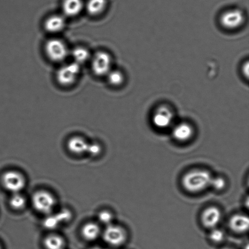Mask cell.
Listing matches in <instances>:
<instances>
[{
    "mask_svg": "<svg viewBox=\"0 0 249 249\" xmlns=\"http://www.w3.org/2000/svg\"><path fill=\"white\" fill-rule=\"evenodd\" d=\"M104 240L108 245L113 246H119L125 242L126 233L121 227L112 224L107 226L104 231Z\"/></svg>",
    "mask_w": 249,
    "mask_h": 249,
    "instance_id": "obj_8",
    "label": "cell"
},
{
    "mask_svg": "<svg viewBox=\"0 0 249 249\" xmlns=\"http://www.w3.org/2000/svg\"><path fill=\"white\" fill-rule=\"evenodd\" d=\"M10 206L16 211H21L25 207L26 199L23 195L19 193L13 194L9 200Z\"/></svg>",
    "mask_w": 249,
    "mask_h": 249,
    "instance_id": "obj_21",
    "label": "cell"
},
{
    "mask_svg": "<svg viewBox=\"0 0 249 249\" xmlns=\"http://www.w3.org/2000/svg\"><path fill=\"white\" fill-rule=\"evenodd\" d=\"M212 176L207 170L196 169L190 171L182 178L184 189L190 193L203 191L211 185Z\"/></svg>",
    "mask_w": 249,
    "mask_h": 249,
    "instance_id": "obj_1",
    "label": "cell"
},
{
    "mask_svg": "<svg viewBox=\"0 0 249 249\" xmlns=\"http://www.w3.org/2000/svg\"><path fill=\"white\" fill-rule=\"evenodd\" d=\"M61 222L57 214H49L48 216L44 219L43 226L47 230H53L57 229L60 225Z\"/></svg>",
    "mask_w": 249,
    "mask_h": 249,
    "instance_id": "obj_22",
    "label": "cell"
},
{
    "mask_svg": "<svg viewBox=\"0 0 249 249\" xmlns=\"http://www.w3.org/2000/svg\"><path fill=\"white\" fill-rule=\"evenodd\" d=\"M174 114L172 109L166 106H161L156 109L153 114V124L159 129L168 128L172 124Z\"/></svg>",
    "mask_w": 249,
    "mask_h": 249,
    "instance_id": "obj_9",
    "label": "cell"
},
{
    "mask_svg": "<svg viewBox=\"0 0 249 249\" xmlns=\"http://www.w3.org/2000/svg\"><path fill=\"white\" fill-rule=\"evenodd\" d=\"M98 219L101 223L107 226H109L113 224V214L109 211H103L99 213Z\"/></svg>",
    "mask_w": 249,
    "mask_h": 249,
    "instance_id": "obj_23",
    "label": "cell"
},
{
    "mask_svg": "<svg viewBox=\"0 0 249 249\" xmlns=\"http://www.w3.org/2000/svg\"><path fill=\"white\" fill-rule=\"evenodd\" d=\"M81 232L85 240L93 241L98 238L101 234V229L97 224L89 223L83 226Z\"/></svg>",
    "mask_w": 249,
    "mask_h": 249,
    "instance_id": "obj_18",
    "label": "cell"
},
{
    "mask_svg": "<svg viewBox=\"0 0 249 249\" xmlns=\"http://www.w3.org/2000/svg\"><path fill=\"white\" fill-rule=\"evenodd\" d=\"M0 249H1V246H0Z\"/></svg>",
    "mask_w": 249,
    "mask_h": 249,
    "instance_id": "obj_31",
    "label": "cell"
},
{
    "mask_svg": "<svg viewBox=\"0 0 249 249\" xmlns=\"http://www.w3.org/2000/svg\"><path fill=\"white\" fill-rule=\"evenodd\" d=\"M67 25L66 17L63 14L49 16L44 22V28L49 33L58 34L64 30Z\"/></svg>",
    "mask_w": 249,
    "mask_h": 249,
    "instance_id": "obj_10",
    "label": "cell"
},
{
    "mask_svg": "<svg viewBox=\"0 0 249 249\" xmlns=\"http://www.w3.org/2000/svg\"><path fill=\"white\" fill-rule=\"evenodd\" d=\"M221 212L219 209L215 207H210L202 212V223L207 228H215L221 221Z\"/></svg>",
    "mask_w": 249,
    "mask_h": 249,
    "instance_id": "obj_11",
    "label": "cell"
},
{
    "mask_svg": "<svg viewBox=\"0 0 249 249\" xmlns=\"http://www.w3.org/2000/svg\"><path fill=\"white\" fill-rule=\"evenodd\" d=\"M245 21V15L238 9H231L224 12L219 19L221 26L228 30H236L240 28Z\"/></svg>",
    "mask_w": 249,
    "mask_h": 249,
    "instance_id": "obj_7",
    "label": "cell"
},
{
    "mask_svg": "<svg viewBox=\"0 0 249 249\" xmlns=\"http://www.w3.org/2000/svg\"><path fill=\"white\" fill-rule=\"evenodd\" d=\"M85 7L90 16H99L106 11L107 0H88Z\"/></svg>",
    "mask_w": 249,
    "mask_h": 249,
    "instance_id": "obj_17",
    "label": "cell"
},
{
    "mask_svg": "<svg viewBox=\"0 0 249 249\" xmlns=\"http://www.w3.org/2000/svg\"><path fill=\"white\" fill-rule=\"evenodd\" d=\"M92 249H103V248H92Z\"/></svg>",
    "mask_w": 249,
    "mask_h": 249,
    "instance_id": "obj_29",
    "label": "cell"
},
{
    "mask_svg": "<svg viewBox=\"0 0 249 249\" xmlns=\"http://www.w3.org/2000/svg\"><path fill=\"white\" fill-rule=\"evenodd\" d=\"M32 203L34 208L41 213L49 214L52 213L55 206L54 196L47 191H38L32 197Z\"/></svg>",
    "mask_w": 249,
    "mask_h": 249,
    "instance_id": "obj_5",
    "label": "cell"
},
{
    "mask_svg": "<svg viewBox=\"0 0 249 249\" xmlns=\"http://www.w3.org/2000/svg\"><path fill=\"white\" fill-rule=\"evenodd\" d=\"M102 152V147L100 144L94 142L89 143L87 153L92 156H97Z\"/></svg>",
    "mask_w": 249,
    "mask_h": 249,
    "instance_id": "obj_26",
    "label": "cell"
},
{
    "mask_svg": "<svg viewBox=\"0 0 249 249\" xmlns=\"http://www.w3.org/2000/svg\"><path fill=\"white\" fill-rule=\"evenodd\" d=\"M229 227L234 232L244 233L248 231L249 228V219L248 216L243 214L233 215L229 221Z\"/></svg>",
    "mask_w": 249,
    "mask_h": 249,
    "instance_id": "obj_14",
    "label": "cell"
},
{
    "mask_svg": "<svg viewBox=\"0 0 249 249\" xmlns=\"http://www.w3.org/2000/svg\"><path fill=\"white\" fill-rule=\"evenodd\" d=\"M242 71L243 74L245 75L246 77H248L249 76V62L247 61L245 64L243 65L242 68Z\"/></svg>",
    "mask_w": 249,
    "mask_h": 249,
    "instance_id": "obj_28",
    "label": "cell"
},
{
    "mask_svg": "<svg viewBox=\"0 0 249 249\" xmlns=\"http://www.w3.org/2000/svg\"><path fill=\"white\" fill-rule=\"evenodd\" d=\"M45 52L49 59L54 63L64 62L70 53L67 43L58 38H50L46 41Z\"/></svg>",
    "mask_w": 249,
    "mask_h": 249,
    "instance_id": "obj_2",
    "label": "cell"
},
{
    "mask_svg": "<svg viewBox=\"0 0 249 249\" xmlns=\"http://www.w3.org/2000/svg\"><path fill=\"white\" fill-rule=\"evenodd\" d=\"M1 184L7 191L19 193L26 186V179L20 173L14 170L5 172L1 177Z\"/></svg>",
    "mask_w": 249,
    "mask_h": 249,
    "instance_id": "obj_6",
    "label": "cell"
},
{
    "mask_svg": "<svg viewBox=\"0 0 249 249\" xmlns=\"http://www.w3.org/2000/svg\"><path fill=\"white\" fill-rule=\"evenodd\" d=\"M89 143L84 138L80 136H74L68 142V148L71 153L79 155L87 153Z\"/></svg>",
    "mask_w": 249,
    "mask_h": 249,
    "instance_id": "obj_15",
    "label": "cell"
},
{
    "mask_svg": "<svg viewBox=\"0 0 249 249\" xmlns=\"http://www.w3.org/2000/svg\"><path fill=\"white\" fill-rule=\"evenodd\" d=\"M194 129L189 123H181L174 126L172 131V135L176 140L179 142H185L190 140L194 135Z\"/></svg>",
    "mask_w": 249,
    "mask_h": 249,
    "instance_id": "obj_13",
    "label": "cell"
},
{
    "mask_svg": "<svg viewBox=\"0 0 249 249\" xmlns=\"http://www.w3.org/2000/svg\"><path fill=\"white\" fill-rule=\"evenodd\" d=\"M70 55L71 56L73 61L78 65L82 66L91 60L92 55L89 49L84 46H77L70 51Z\"/></svg>",
    "mask_w": 249,
    "mask_h": 249,
    "instance_id": "obj_16",
    "label": "cell"
},
{
    "mask_svg": "<svg viewBox=\"0 0 249 249\" xmlns=\"http://www.w3.org/2000/svg\"><path fill=\"white\" fill-rule=\"evenodd\" d=\"M224 236L225 235L223 231L216 228L212 229L211 232L209 235L211 240L215 243H221L224 240Z\"/></svg>",
    "mask_w": 249,
    "mask_h": 249,
    "instance_id": "obj_24",
    "label": "cell"
},
{
    "mask_svg": "<svg viewBox=\"0 0 249 249\" xmlns=\"http://www.w3.org/2000/svg\"><path fill=\"white\" fill-rule=\"evenodd\" d=\"M56 214L59 218L61 223H67L72 218L71 212L68 209L61 210L60 212Z\"/></svg>",
    "mask_w": 249,
    "mask_h": 249,
    "instance_id": "obj_27",
    "label": "cell"
},
{
    "mask_svg": "<svg viewBox=\"0 0 249 249\" xmlns=\"http://www.w3.org/2000/svg\"><path fill=\"white\" fill-rule=\"evenodd\" d=\"M223 249H230V248H224Z\"/></svg>",
    "mask_w": 249,
    "mask_h": 249,
    "instance_id": "obj_30",
    "label": "cell"
},
{
    "mask_svg": "<svg viewBox=\"0 0 249 249\" xmlns=\"http://www.w3.org/2000/svg\"><path fill=\"white\" fill-rule=\"evenodd\" d=\"M106 77L109 84L114 87L121 86L124 81V73L120 70L112 69Z\"/></svg>",
    "mask_w": 249,
    "mask_h": 249,
    "instance_id": "obj_20",
    "label": "cell"
},
{
    "mask_svg": "<svg viewBox=\"0 0 249 249\" xmlns=\"http://www.w3.org/2000/svg\"><path fill=\"white\" fill-rule=\"evenodd\" d=\"M85 7L83 0H63L62 4L63 15L65 17H74L81 13Z\"/></svg>",
    "mask_w": 249,
    "mask_h": 249,
    "instance_id": "obj_12",
    "label": "cell"
},
{
    "mask_svg": "<svg viewBox=\"0 0 249 249\" xmlns=\"http://www.w3.org/2000/svg\"><path fill=\"white\" fill-rule=\"evenodd\" d=\"M80 72L81 66L74 62L67 63L58 68L55 74L56 80L61 86H72L77 82Z\"/></svg>",
    "mask_w": 249,
    "mask_h": 249,
    "instance_id": "obj_3",
    "label": "cell"
},
{
    "mask_svg": "<svg viewBox=\"0 0 249 249\" xmlns=\"http://www.w3.org/2000/svg\"><path fill=\"white\" fill-rule=\"evenodd\" d=\"M90 62L92 71L97 76H106L112 70L113 60L111 55L106 51H100L95 53Z\"/></svg>",
    "mask_w": 249,
    "mask_h": 249,
    "instance_id": "obj_4",
    "label": "cell"
},
{
    "mask_svg": "<svg viewBox=\"0 0 249 249\" xmlns=\"http://www.w3.org/2000/svg\"><path fill=\"white\" fill-rule=\"evenodd\" d=\"M65 246V240L62 236L55 234L46 236L44 240V246L46 249H63Z\"/></svg>",
    "mask_w": 249,
    "mask_h": 249,
    "instance_id": "obj_19",
    "label": "cell"
},
{
    "mask_svg": "<svg viewBox=\"0 0 249 249\" xmlns=\"http://www.w3.org/2000/svg\"><path fill=\"white\" fill-rule=\"evenodd\" d=\"M210 186L213 188L214 190L221 191L226 186V180L223 178L220 177H212Z\"/></svg>",
    "mask_w": 249,
    "mask_h": 249,
    "instance_id": "obj_25",
    "label": "cell"
}]
</instances>
